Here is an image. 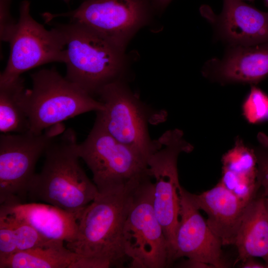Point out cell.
<instances>
[{
    "mask_svg": "<svg viewBox=\"0 0 268 268\" xmlns=\"http://www.w3.org/2000/svg\"><path fill=\"white\" fill-rule=\"evenodd\" d=\"M146 176L99 192L81 212L76 238L66 246L85 260L87 268L119 266L127 260L124 227L136 189Z\"/></svg>",
    "mask_w": 268,
    "mask_h": 268,
    "instance_id": "1",
    "label": "cell"
},
{
    "mask_svg": "<svg viewBox=\"0 0 268 268\" xmlns=\"http://www.w3.org/2000/svg\"><path fill=\"white\" fill-rule=\"evenodd\" d=\"M78 144L70 128L50 144L42 168L29 186V199L77 214L95 199L99 191L79 163Z\"/></svg>",
    "mask_w": 268,
    "mask_h": 268,
    "instance_id": "2",
    "label": "cell"
},
{
    "mask_svg": "<svg viewBox=\"0 0 268 268\" xmlns=\"http://www.w3.org/2000/svg\"><path fill=\"white\" fill-rule=\"evenodd\" d=\"M66 49V78L93 96L108 84L122 78L125 50L77 22L58 24Z\"/></svg>",
    "mask_w": 268,
    "mask_h": 268,
    "instance_id": "3",
    "label": "cell"
},
{
    "mask_svg": "<svg viewBox=\"0 0 268 268\" xmlns=\"http://www.w3.org/2000/svg\"><path fill=\"white\" fill-rule=\"evenodd\" d=\"M31 78L27 105L31 132L41 133L77 115L104 109L101 101L53 68L35 72Z\"/></svg>",
    "mask_w": 268,
    "mask_h": 268,
    "instance_id": "4",
    "label": "cell"
},
{
    "mask_svg": "<svg viewBox=\"0 0 268 268\" xmlns=\"http://www.w3.org/2000/svg\"><path fill=\"white\" fill-rule=\"evenodd\" d=\"M156 140V147L147 159L148 173L155 181L153 206L167 242L170 266L180 213L182 187L178 159L180 153L191 152L193 146L185 139L183 132L177 129L165 132Z\"/></svg>",
    "mask_w": 268,
    "mask_h": 268,
    "instance_id": "5",
    "label": "cell"
},
{
    "mask_svg": "<svg viewBox=\"0 0 268 268\" xmlns=\"http://www.w3.org/2000/svg\"><path fill=\"white\" fill-rule=\"evenodd\" d=\"M66 130L62 123L41 133L1 134L0 204L24 203L34 177L36 164L50 144Z\"/></svg>",
    "mask_w": 268,
    "mask_h": 268,
    "instance_id": "6",
    "label": "cell"
},
{
    "mask_svg": "<svg viewBox=\"0 0 268 268\" xmlns=\"http://www.w3.org/2000/svg\"><path fill=\"white\" fill-rule=\"evenodd\" d=\"M151 178L145 176L136 188L124 227L125 253L133 268L169 266L167 242L153 206Z\"/></svg>",
    "mask_w": 268,
    "mask_h": 268,
    "instance_id": "7",
    "label": "cell"
},
{
    "mask_svg": "<svg viewBox=\"0 0 268 268\" xmlns=\"http://www.w3.org/2000/svg\"><path fill=\"white\" fill-rule=\"evenodd\" d=\"M77 152L91 170L99 192L126 184L147 174V158L111 136L95 120Z\"/></svg>",
    "mask_w": 268,
    "mask_h": 268,
    "instance_id": "8",
    "label": "cell"
},
{
    "mask_svg": "<svg viewBox=\"0 0 268 268\" xmlns=\"http://www.w3.org/2000/svg\"><path fill=\"white\" fill-rule=\"evenodd\" d=\"M154 7L152 0H82L75 9L62 13H45L46 22L65 17L82 24L125 48L134 35L150 20Z\"/></svg>",
    "mask_w": 268,
    "mask_h": 268,
    "instance_id": "9",
    "label": "cell"
},
{
    "mask_svg": "<svg viewBox=\"0 0 268 268\" xmlns=\"http://www.w3.org/2000/svg\"><path fill=\"white\" fill-rule=\"evenodd\" d=\"M97 95L104 109L96 112V120L115 139L147 159L156 147L149 135L151 114L147 107L122 78L103 87Z\"/></svg>",
    "mask_w": 268,
    "mask_h": 268,
    "instance_id": "10",
    "label": "cell"
},
{
    "mask_svg": "<svg viewBox=\"0 0 268 268\" xmlns=\"http://www.w3.org/2000/svg\"><path fill=\"white\" fill-rule=\"evenodd\" d=\"M9 58L0 74V82L21 76L33 68L52 62L65 63L66 49L62 32L57 25L46 29L30 13V2L24 0L8 42Z\"/></svg>",
    "mask_w": 268,
    "mask_h": 268,
    "instance_id": "11",
    "label": "cell"
},
{
    "mask_svg": "<svg viewBox=\"0 0 268 268\" xmlns=\"http://www.w3.org/2000/svg\"><path fill=\"white\" fill-rule=\"evenodd\" d=\"M189 195L182 187L180 219L176 230L172 263L182 258L206 264L212 268L227 267L222 243L201 215Z\"/></svg>",
    "mask_w": 268,
    "mask_h": 268,
    "instance_id": "12",
    "label": "cell"
},
{
    "mask_svg": "<svg viewBox=\"0 0 268 268\" xmlns=\"http://www.w3.org/2000/svg\"><path fill=\"white\" fill-rule=\"evenodd\" d=\"M201 10L210 20L217 21L222 36L235 46L268 43V12L262 11L243 0H223L222 12L218 16L206 6Z\"/></svg>",
    "mask_w": 268,
    "mask_h": 268,
    "instance_id": "13",
    "label": "cell"
},
{
    "mask_svg": "<svg viewBox=\"0 0 268 268\" xmlns=\"http://www.w3.org/2000/svg\"><path fill=\"white\" fill-rule=\"evenodd\" d=\"M199 210L207 215L206 223L223 246L234 245L244 214L245 204L218 183L199 195L189 193Z\"/></svg>",
    "mask_w": 268,
    "mask_h": 268,
    "instance_id": "14",
    "label": "cell"
},
{
    "mask_svg": "<svg viewBox=\"0 0 268 268\" xmlns=\"http://www.w3.org/2000/svg\"><path fill=\"white\" fill-rule=\"evenodd\" d=\"M0 210L26 222L47 239L62 241L67 244L76 238L81 214L70 212L48 203L36 202L0 205Z\"/></svg>",
    "mask_w": 268,
    "mask_h": 268,
    "instance_id": "15",
    "label": "cell"
},
{
    "mask_svg": "<svg viewBox=\"0 0 268 268\" xmlns=\"http://www.w3.org/2000/svg\"><path fill=\"white\" fill-rule=\"evenodd\" d=\"M222 177L219 182L245 203L257 194V161L254 150L247 147L241 140L222 157Z\"/></svg>",
    "mask_w": 268,
    "mask_h": 268,
    "instance_id": "16",
    "label": "cell"
},
{
    "mask_svg": "<svg viewBox=\"0 0 268 268\" xmlns=\"http://www.w3.org/2000/svg\"><path fill=\"white\" fill-rule=\"evenodd\" d=\"M234 245L240 261L261 258L268 266V212L263 192L247 205Z\"/></svg>",
    "mask_w": 268,
    "mask_h": 268,
    "instance_id": "17",
    "label": "cell"
},
{
    "mask_svg": "<svg viewBox=\"0 0 268 268\" xmlns=\"http://www.w3.org/2000/svg\"><path fill=\"white\" fill-rule=\"evenodd\" d=\"M216 72L227 81L259 82L268 75V43L236 47L219 62Z\"/></svg>",
    "mask_w": 268,
    "mask_h": 268,
    "instance_id": "18",
    "label": "cell"
},
{
    "mask_svg": "<svg viewBox=\"0 0 268 268\" xmlns=\"http://www.w3.org/2000/svg\"><path fill=\"white\" fill-rule=\"evenodd\" d=\"M64 242L49 240L0 261V268H79L82 256L69 250Z\"/></svg>",
    "mask_w": 268,
    "mask_h": 268,
    "instance_id": "19",
    "label": "cell"
},
{
    "mask_svg": "<svg viewBox=\"0 0 268 268\" xmlns=\"http://www.w3.org/2000/svg\"><path fill=\"white\" fill-rule=\"evenodd\" d=\"M27 90L21 76L0 82L1 134H19L30 131Z\"/></svg>",
    "mask_w": 268,
    "mask_h": 268,
    "instance_id": "20",
    "label": "cell"
},
{
    "mask_svg": "<svg viewBox=\"0 0 268 268\" xmlns=\"http://www.w3.org/2000/svg\"><path fill=\"white\" fill-rule=\"evenodd\" d=\"M0 217L4 219L14 231L16 252L34 248L51 240L41 235L31 225L10 213L0 210Z\"/></svg>",
    "mask_w": 268,
    "mask_h": 268,
    "instance_id": "21",
    "label": "cell"
},
{
    "mask_svg": "<svg viewBox=\"0 0 268 268\" xmlns=\"http://www.w3.org/2000/svg\"><path fill=\"white\" fill-rule=\"evenodd\" d=\"M243 114L250 123L261 122L268 116V96L262 90L252 87L243 105Z\"/></svg>",
    "mask_w": 268,
    "mask_h": 268,
    "instance_id": "22",
    "label": "cell"
},
{
    "mask_svg": "<svg viewBox=\"0 0 268 268\" xmlns=\"http://www.w3.org/2000/svg\"><path fill=\"white\" fill-rule=\"evenodd\" d=\"M259 146L254 150L257 161V181L260 189L268 199V136L259 134Z\"/></svg>",
    "mask_w": 268,
    "mask_h": 268,
    "instance_id": "23",
    "label": "cell"
},
{
    "mask_svg": "<svg viewBox=\"0 0 268 268\" xmlns=\"http://www.w3.org/2000/svg\"><path fill=\"white\" fill-rule=\"evenodd\" d=\"M16 253L15 234L12 227L0 217V261Z\"/></svg>",
    "mask_w": 268,
    "mask_h": 268,
    "instance_id": "24",
    "label": "cell"
},
{
    "mask_svg": "<svg viewBox=\"0 0 268 268\" xmlns=\"http://www.w3.org/2000/svg\"><path fill=\"white\" fill-rule=\"evenodd\" d=\"M11 0H0V39L9 42L16 22L10 13Z\"/></svg>",
    "mask_w": 268,
    "mask_h": 268,
    "instance_id": "25",
    "label": "cell"
},
{
    "mask_svg": "<svg viewBox=\"0 0 268 268\" xmlns=\"http://www.w3.org/2000/svg\"><path fill=\"white\" fill-rule=\"evenodd\" d=\"M242 268H268V266L266 264H262L255 260L254 258H250L243 262Z\"/></svg>",
    "mask_w": 268,
    "mask_h": 268,
    "instance_id": "26",
    "label": "cell"
},
{
    "mask_svg": "<svg viewBox=\"0 0 268 268\" xmlns=\"http://www.w3.org/2000/svg\"><path fill=\"white\" fill-rule=\"evenodd\" d=\"M181 266L184 268H211L206 264L189 259L185 261Z\"/></svg>",
    "mask_w": 268,
    "mask_h": 268,
    "instance_id": "27",
    "label": "cell"
},
{
    "mask_svg": "<svg viewBox=\"0 0 268 268\" xmlns=\"http://www.w3.org/2000/svg\"><path fill=\"white\" fill-rule=\"evenodd\" d=\"M172 0H152L154 9L162 10L165 8Z\"/></svg>",
    "mask_w": 268,
    "mask_h": 268,
    "instance_id": "28",
    "label": "cell"
},
{
    "mask_svg": "<svg viewBox=\"0 0 268 268\" xmlns=\"http://www.w3.org/2000/svg\"><path fill=\"white\" fill-rule=\"evenodd\" d=\"M265 201H266V204L268 212V199H267L266 197H265Z\"/></svg>",
    "mask_w": 268,
    "mask_h": 268,
    "instance_id": "29",
    "label": "cell"
},
{
    "mask_svg": "<svg viewBox=\"0 0 268 268\" xmlns=\"http://www.w3.org/2000/svg\"><path fill=\"white\" fill-rule=\"evenodd\" d=\"M265 5L268 7V0H264Z\"/></svg>",
    "mask_w": 268,
    "mask_h": 268,
    "instance_id": "30",
    "label": "cell"
},
{
    "mask_svg": "<svg viewBox=\"0 0 268 268\" xmlns=\"http://www.w3.org/2000/svg\"><path fill=\"white\" fill-rule=\"evenodd\" d=\"M64 1L66 2H69L70 0H63Z\"/></svg>",
    "mask_w": 268,
    "mask_h": 268,
    "instance_id": "31",
    "label": "cell"
},
{
    "mask_svg": "<svg viewBox=\"0 0 268 268\" xmlns=\"http://www.w3.org/2000/svg\"><path fill=\"white\" fill-rule=\"evenodd\" d=\"M250 0V1H253L254 0Z\"/></svg>",
    "mask_w": 268,
    "mask_h": 268,
    "instance_id": "32",
    "label": "cell"
},
{
    "mask_svg": "<svg viewBox=\"0 0 268 268\" xmlns=\"http://www.w3.org/2000/svg\"></svg>",
    "mask_w": 268,
    "mask_h": 268,
    "instance_id": "33",
    "label": "cell"
}]
</instances>
